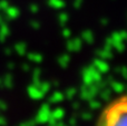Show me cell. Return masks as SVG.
Returning <instances> with one entry per match:
<instances>
[{
  "mask_svg": "<svg viewBox=\"0 0 127 126\" xmlns=\"http://www.w3.org/2000/svg\"><path fill=\"white\" fill-rule=\"evenodd\" d=\"M96 126H127V94L113 99L104 107Z\"/></svg>",
  "mask_w": 127,
  "mask_h": 126,
  "instance_id": "cell-1",
  "label": "cell"
}]
</instances>
